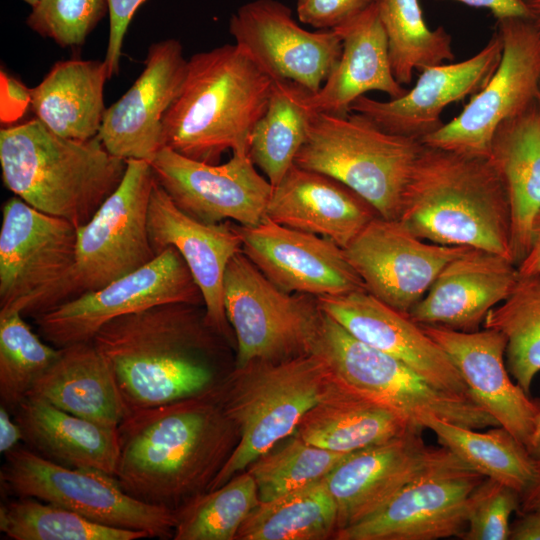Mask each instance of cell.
Masks as SVG:
<instances>
[{"label":"cell","mask_w":540,"mask_h":540,"mask_svg":"<svg viewBox=\"0 0 540 540\" xmlns=\"http://www.w3.org/2000/svg\"><path fill=\"white\" fill-rule=\"evenodd\" d=\"M531 20L540 30V0H526Z\"/></svg>","instance_id":"cell-54"},{"label":"cell","mask_w":540,"mask_h":540,"mask_svg":"<svg viewBox=\"0 0 540 540\" xmlns=\"http://www.w3.org/2000/svg\"><path fill=\"white\" fill-rule=\"evenodd\" d=\"M349 454L311 445L296 436L282 448L257 458L248 472L255 480L259 500L268 501L322 480Z\"/></svg>","instance_id":"cell-42"},{"label":"cell","mask_w":540,"mask_h":540,"mask_svg":"<svg viewBox=\"0 0 540 540\" xmlns=\"http://www.w3.org/2000/svg\"><path fill=\"white\" fill-rule=\"evenodd\" d=\"M31 103L30 90L1 72V120H17Z\"/></svg>","instance_id":"cell-47"},{"label":"cell","mask_w":540,"mask_h":540,"mask_svg":"<svg viewBox=\"0 0 540 540\" xmlns=\"http://www.w3.org/2000/svg\"><path fill=\"white\" fill-rule=\"evenodd\" d=\"M500 63L462 112L421 143L461 155L488 158L493 134L503 121L536 101L540 82V30L529 18L497 20Z\"/></svg>","instance_id":"cell-12"},{"label":"cell","mask_w":540,"mask_h":540,"mask_svg":"<svg viewBox=\"0 0 540 540\" xmlns=\"http://www.w3.org/2000/svg\"><path fill=\"white\" fill-rule=\"evenodd\" d=\"M333 30L342 40V52L322 87L308 98L314 112L346 115L352 103L369 91H380L390 98L407 91L393 74L375 1L359 16Z\"/></svg>","instance_id":"cell-28"},{"label":"cell","mask_w":540,"mask_h":540,"mask_svg":"<svg viewBox=\"0 0 540 540\" xmlns=\"http://www.w3.org/2000/svg\"><path fill=\"white\" fill-rule=\"evenodd\" d=\"M155 177L148 161L128 159L124 177L86 224L77 227L74 262L32 306L37 316L63 302L103 288L151 262L147 216Z\"/></svg>","instance_id":"cell-9"},{"label":"cell","mask_w":540,"mask_h":540,"mask_svg":"<svg viewBox=\"0 0 540 540\" xmlns=\"http://www.w3.org/2000/svg\"><path fill=\"white\" fill-rule=\"evenodd\" d=\"M313 353L339 385L422 429L433 417L473 429L499 426L473 399L435 387L402 361L353 337L324 312Z\"/></svg>","instance_id":"cell-8"},{"label":"cell","mask_w":540,"mask_h":540,"mask_svg":"<svg viewBox=\"0 0 540 540\" xmlns=\"http://www.w3.org/2000/svg\"><path fill=\"white\" fill-rule=\"evenodd\" d=\"M490 160L505 189L511 217V255L518 265L540 212V110L536 101L496 128Z\"/></svg>","instance_id":"cell-29"},{"label":"cell","mask_w":540,"mask_h":540,"mask_svg":"<svg viewBox=\"0 0 540 540\" xmlns=\"http://www.w3.org/2000/svg\"><path fill=\"white\" fill-rule=\"evenodd\" d=\"M520 505L517 491L484 478L469 497L467 527L460 539L509 540L510 518Z\"/></svg>","instance_id":"cell-44"},{"label":"cell","mask_w":540,"mask_h":540,"mask_svg":"<svg viewBox=\"0 0 540 540\" xmlns=\"http://www.w3.org/2000/svg\"><path fill=\"white\" fill-rule=\"evenodd\" d=\"M518 514L511 523L509 540H540V507Z\"/></svg>","instance_id":"cell-49"},{"label":"cell","mask_w":540,"mask_h":540,"mask_svg":"<svg viewBox=\"0 0 540 540\" xmlns=\"http://www.w3.org/2000/svg\"><path fill=\"white\" fill-rule=\"evenodd\" d=\"M426 429L471 469L514 489L521 499L539 480L540 461L501 426L480 432L433 417Z\"/></svg>","instance_id":"cell-34"},{"label":"cell","mask_w":540,"mask_h":540,"mask_svg":"<svg viewBox=\"0 0 540 540\" xmlns=\"http://www.w3.org/2000/svg\"><path fill=\"white\" fill-rule=\"evenodd\" d=\"M187 63L176 39L150 45L141 74L105 111L98 137L109 153L150 162L163 148V117L181 90Z\"/></svg>","instance_id":"cell-21"},{"label":"cell","mask_w":540,"mask_h":540,"mask_svg":"<svg viewBox=\"0 0 540 540\" xmlns=\"http://www.w3.org/2000/svg\"><path fill=\"white\" fill-rule=\"evenodd\" d=\"M517 265L499 254L469 248L438 274L408 316L421 326L480 330L488 312L511 294Z\"/></svg>","instance_id":"cell-26"},{"label":"cell","mask_w":540,"mask_h":540,"mask_svg":"<svg viewBox=\"0 0 540 540\" xmlns=\"http://www.w3.org/2000/svg\"><path fill=\"white\" fill-rule=\"evenodd\" d=\"M266 216L283 226L329 239L344 249L379 215L345 184L294 164L273 187Z\"/></svg>","instance_id":"cell-27"},{"label":"cell","mask_w":540,"mask_h":540,"mask_svg":"<svg viewBox=\"0 0 540 540\" xmlns=\"http://www.w3.org/2000/svg\"><path fill=\"white\" fill-rule=\"evenodd\" d=\"M538 507H540V477L536 485L522 497L518 512H524Z\"/></svg>","instance_id":"cell-52"},{"label":"cell","mask_w":540,"mask_h":540,"mask_svg":"<svg viewBox=\"0 0 540 540\" xmlns=\"http://www.w3.org/2000/svg\"><path fill=\"white\" fill-rule=\"evenodd\" d=\"M338 387L324 361L309 353L236 368L222 381L239 442L212 481L220 487L293 434L304 415Z\"/></svg>","instance_id":"cell-6"},{"label":"cell","mask_w":540,"mask_h":540,"mask_svg":"<svg viewBox=\"0 0 540 540\" xmlns=\"http://www.w3.org/2000/svg\"><path fill=\"white\" fill-rule=\"evenodd\" d=\"M527 450L533 458L540 461V416Z\"/></svg>","instance_id":"cell-53"},{"label":"cell","mask_w":540,"mask_h":540,"mask_svg":"<svg viewBox=\"0 0 540 540\" xmlns=\"http://www.w3.org/2000/svg\"><path fill=\"white\" fill-rule=\"evenodd\" d=\"M519 276H532L540 274V212L532 225V241L530 248L517 265Z\"/></svg>","instance_id":"cell-50"},{"label":"cell","mask_w":540,"mask_h":540,"mask_svg":"<svg viewBox=\"0 0 540 540\" xmlns=\"http://www.w3.org/2000/svg\"><path fill=\"white\" fill-rule=\"evenodd\" d=\"M31 9L29 28L61 47L77 46L108 13V1L41 0Z\"/></svg>","instance_id":"cell-43"},{"label":"cell","mask_w":540,"mask_h":540,"mask_svg":"<svg viewBox=\"0 0 540 540\" xmlns=\"http://www.w3.org/2000/svg\"><path fill=\"white\" fill-rule=\"evenodd\" d=\"M501 56L502 41L495 31L472 57L422 70L414 87L398 98L380 101L360 96L350 112L367 117L386 132L421 142L444 125L441 114L446 106L475 95L486 85Z\"/></svg>","instance_id":"cell-22"},{"label":"cell","mask_w":540,"mask_h":540,"mask_svg":"<svg viewBox=\"0 0 540 540\" xmlns=\"http://www.w3.org/2000/svg\"><path fill=\"white\" fill-rule=\"evenodd\" d=\"M422 431L412 428L352 452L322 479L337 506V531L369 517L425 476L469 467L447 448L428 446Z\"/></svg>","instance_id":"cell-14"},{"label":"cell","mask_w":540,"mask_h":540,"mask_svg":"<svg viewBox=\"0 0 540 540\" xmlns=\"http://www.w3.org/2000/svg\"><path fill=\"white\" fill-rule=\"evenodd\" d=\"M483 328L505 336L507 369L530 394L540 372V274L519 276L508 298L488 312Z\"/></svg>","instance_id":"cell-38"},{"label":"cell","mask_w":540,"mask_h":540,"mask_svg":"<svg viewBox=\"0 0 540 540\" xmlns=\"http://www.w3.org/2000/svg\"><path fill=\"white\" fill-rule=\"evenodd\" d=\"M235 229L244 254L283 291L320 297L365 289L344 249L329 239L267 216L256 225Z\"/></svg>","instance_id":"cell-19"},{"label":"cell","mask_w":540,"mask_h":540,"mask_svg":"<svg viewBox=\"0 0 540 540\" xmlns=\"http://www.w3.org/2000/svg\"><path fill=\"white\" fill-rule=\"evenodd\" d=\"M11 415L12 413L7 408L0 405V452L2 454L11 451L23 441L22 431Z\"/></svg>","instance_id":"cell-51"},{"label":"cell","mask_w":540,"mask_h":540,"mask_svg":"<svg viewBox=\"0 0 540 540\" xmlns=\"http://www.w3.org/2000/svg\"><path fill=\"white\" fill-rule=\"evenodd\" d=\"M109 35L105 55L109 77L118 74L124 38L137 9L146 0H107Z\"/></svg>","instance_id":"cell-46"},{"label":"cell","mask_w":540,"mask_h":540,"mask_svg":"<svg viewBox=\"0 0 540 540\" xmlns=\"http://www.w3.org/2000/svg\"><path fill=\"white\" fill-rule=\"evenodd\" d=\"M26 4L30 5L31 8L35 7L41 0H22Z\"/></svg>","instance_id":"cell-55"},{"label":"cell","mask_w":540,"mask_h":540,"mask_svg":"<svg viewBox=\"0 0 540 540\" xmlns=\"http://www.w3.org/2000/svg\"><path fill=\"white\" fill-rule=\"evenodd\" d=\"M412 428L421 427L338 384L304 415L295 432L311 445L352 453L388 441Z\"/></svg>","instance_id":"cell-33"},{"label":"cell","mask_w":540,"mask_h":540,"mask_svg":"<svg viewBox=\"0 0 540 540\" xmlns=\"http://www.w3.org/2000/svg\"><path fill=\"white\" fill-rule=\"evenodd\" d=\"M59 349L28 397L117 429L129 409L105 356L92 341Z\"/></svg>","instance_id":"cell-30"},{"label":"cell","mask_w":540,"mask_h":540,"mask_svg":"<svg viewBox=\"0 0 540 540\" xmlns=\"http://www.w3.org/2000/svg\"><path fill=\"white\" fill-rule=\"evenodd\" d=\"M149 163L177 207L198 221L253 226L266 216L273 186L249 153H232L227 162L210 164L163 147Z\"/></svg>","instance_id":"cell-16"},{"label":"cell","mask_w":540,"mask_h":540,"mask_svg":"<svg viewBox=\"0 0 540 540\" xmlns=\"http://www.w3.org/2000/svg\"><path fill=\"white\" fill-rule=\"evenodd\" d=\"M399 220L422 240L490 251L513 261L509 203L488 158L423 144Z\"/></svg>","instance_id":"cell-4"},{"label":"cell","mask_w":540,"mask_h":540,"mask_svg":"<svg viewBox=\"0 0 540 540\" xmlns=\"http://www.w3.org/2000/svg\"><path fill=\"white\" fill-rule=\"evenodd\" d=\"M77 227L13 196L2 207L0 315L23 316L71 268Z\"/></svg>","instance_id":"cell-15"},{"label":"cell","mask_w":540,"mask_h":540,"mask_svg":"<svg viewBox=\"0 0 540 540\" xmlns=\"http://www.w3.org/2000/svg\"><path fill=\"white\" fill-rule=\"evenodd\" d=\"M223 302L237 340L236 368L313 353L323 315L316 297L283 291L242 249L226 268Z\"/></svg>","instance_id":"cell-10"},{"label":"cell","mask_w":540,"mask_h":540,"mask_svg":"<svg viewBox=\"0 0 540 540\" xmlns=\"http://www.w3.org/2000/svg\"><path fill=\"white\" fill-rule=\"evenodd\" d=\"M422 328L448 354L471 398L527 448L540 416V401L511 380L505 336L489 328L474 332Z\"/></svg>","instance_id":"cell-24"},{"label":"cell","mask_w":540,"mask_h":540,"mask_svg":"<svg viewBox=\"0 0 540 540\" xmlns=\"http://www.w3.org/2000/svg\"><path fill=\"white\" fill-rule=\"evenodd\" d=\"M42 339L20 312L0 315V402L11 413L59 355Z\"/></svg>","instance_id":"cell-41"},{"label":"cell","mask_w":540,"mask_h":540,"mask_svg":"<svg viewBox=\"0 0 540 540\" xmlns=\"http://www.w3.org/2000/svg\"><path fill=\"white\" fill-rule=\"evenodd\" d=\"M374 0H297L300 22L317 29H336L365 11Z\"/></svg>","instance_id":"cell-45"},{"label":"cell","mask_w":540,"mask_h":540,"mask_svg":"<svg viewBox=\"0 0 540 540\" xmlns=\"http://www.w3.org/2000/svg\"><path fill=\"white\" fill-rule=\"evenodd\" d=\"M235 44L274 80L295 82L317 92L337 65L342 40L335 30L308 31L277 0H254L229 19Z\"/></svg>","instance_id":"cell-18"},{"label":"cell","mask_w":540,"mask_h":540,"mask_svg":"<svg viewBox=\"0 0 540 540\" xmlns=\"http://www.w3.org/2000/svg\"><path fill=\"white\" fill-rule=\"evenodd\" d=\"M25 446L58 464L115 476L118 431L28 397L12 413Z\"/></svg>","instance_id":"cell-31"},{"label":"cell","mask_w":540,"mask_h":540,"mask_svg":"<svg viewBox=\"0 0 540 540\" xmlns=\"http://www.w3.org/2000/svg\"><path fill=\"white\" fill-rule=\"evenodd\" d=\"M337 506L323 480L259 503L240 526L238 540H321L337 531Z\"/></svg>","instance_id":"cell-36"},{"label":"cell","mask_w":540,"mask_h":540,"mask_svg":"<svg viewBox=\"0 0 540 540\" xmlns=\"http://www.w3.org/2000/svg\"><path fill=\"white\" fill-rule=\"evenodd\" d=\"M252 475L240 472L175 512L174 540H233L250 511L259 503Z\"/></svg>","instance_id":"cell-40"},{"label":"cell","mask_w":540,"mask_h":540,"mask_svg":"<svg viewBox=\"0 0 540 540\" xmlns=\"http://www.w3.org/2000/svg\"><path fill=\"white\" fill-rule=\"evenodd\" d=\"M274 79L237 44L195 53L181 90L162 121L163 147L218 164L228 150L249 153Z\"/></svg>","instance_id":"cell-3"},{"label":"cell","mask_w":540,"mask_h":540,"mask_svg":"<svg viewBox=\"0 0 540 540\" xmlns=\"http://www.w3.org/2000/svg\"><path fill=\"white\" fill-rule=\"evenodd\" d=\"M422 148L420 141L386 132L359 113L315 112L294 164L345 184L380 217L399 219Z\"/></svg>","instance_id":"cell-7"},{"label":"cell","mask_w":540,"mask_h":540,"mask_svg":"<svg viewBox=\"0 0 540 540\" xmlns=\"http://www.w3.org/2000/svg\"><path fill=\"white\" fill-rule=\"evenodd\" d=\"M221 383L199 395L128 411L117 428L115 472L126 493L176 512L209 491L236 431Z\"/></svg>","instance_id":"cell-1"},{"label":"cell","mask_w":540,"mask_h":540,"mask_svg":"<svg viewBox=\"0 0 540 540\" xmlns=\"http://www.w3.org/2000/svg\"><path fill=\"white\" fill-rule=\"evenodd\" d=\"M469 248L422 240L399 219L377 216L344 253L366 291L408 315L441 270Z\"/></svg>","instance_id":"cell-17"},{"label":"cell","mask_w":540,"mask_h":540,"mask_svg":"<svg viewBox=\"0 0 540 540\" xmlns=\"http://www.w3.org/2000/svg\"><path fill=\"white\" fill-rule=\"evenodd\" d=\"M310 94L295 82L275 79L266 111L251 133L249 155L273 187L294 165L307 138L315 113L308 104Z\"/></svg>","instance_id":"cell-35"},{"label":"cell","mask_w":540,"mask_h":540,"mask_svg":"<svg viewBox=\"0 0 540 540\" xmlns=\"http://www.w3.org/2000/svg\"><path fill=\"white\" fill-rule=\"evenodd\" d=\"M4 456L0 483L10 497L36 498L100 524L173 539L175 512L130 496L115 476L58 464L27 446L18 445Z\"/></svg>","instance_id":"cell-11"},{"label":"cell","mask_w":540,"mask_h":540,"mask_svg":"<svg viewBox=\"0 0 540 540\" xmlns=\"http://www.w3.org/2000/svg\"><path fill=\"white\" fill-rule=\"evenodd\" d=\"M168 303L203 304L188 266L173 247L138 270L56 305L34 319L39 335L62 348L92 341L115 318Z\"/></svg>","instance_id":"cell-13"},{"label":"cell","mask_w":540,"mask_h":540,"mask_svg":"<svg viewBox=\"0 0 540 540\" xmlns=\"http://www.w3.org/2000/svg\"><path fill=\"white\" fill-rule=\"evenodd\" d=\"M536 103L540 110V82H539V87H538V92H537V97H536Z\"/></svg>","instance_id":"cell-56"},{"label":"cell","mask_w":540,"mask_h":540,"mask_svg":"<svg viewBox=\"0 0 540 540\" xmlns=\"http://www.w3.org/2000/svg\"><path fill=\"white\" fill-rule=\"evenodd\" d=\"M147 228L156 256L168 247L180 253L201 291L207 324L226 337L229 323L223 302L224 276L229 261L242 247L235 226L208 224L189 216L155 180Z\"/></svg>","instance_id":"cell-25"},{"label":"cell","mask_w":540,"mask_h":540,"mask_svg":"<svg viewBox=\"0 0 540 540\" xmlns=\"http://www.w3.org/2000/svg\"><path fill=\"white\" fill-rule=\"evenodd\" d=\"M482 474L465 467L425 476L402 489L369 517L338 530L337 540H437L460 538L468 503Z\"/></svg>","instance_id":"cell-20"},{"label":"cell","mask_w":540,"mask_h":540,"mask_svg":"<svg viewBox=\"0 0 540 540\" xmlns=\"http://www.w3.org/2000/svg\"><path fill=\"white\" fill-rule=\"evenodd\" d=\"M384 28L393 74L403 86L412 82L415 70L452 61L451 35L425 22L419 0H374Z\"/></svg>","instance_id":"cell-37"},{"label":"cell","mask_w":540,"mask_h":540,"mask_svg":"<svg viewBox=\"0 0 540 540\" xmlns=\"http://www.w3.org/2000/svg\"><path fill=\"white\" fill-rule=\"evenodd\" d=\"M446 1V0H437ZM475 8L488 9L496 20L505 18H529L530 12L526 0H449Z\"/></svg>","instance_id":"cell-48"},{"label":"cell","mask_w":540,"mask_h":540,"mask_svg":"<svg viewBox=\"0 0 540 540\" xmlns=\"http://www.w3.org/2000/svg\"><path fill=\"white\" fill-rule=\"evenodd\" d=\"M0 165L15 196L80 227L117 189L127 160L109 153L98 135L65 138L36 118L1 129Z\"/></svg>","instance_id":"cell-5"},{"label":"cell","mask_w":540,"mask_h":540,"mask_svg":"<svg viewBox=\"0 0 540 540\" xmlns=\"http://www.w3.org/2000/svg\"><path fill=\"white\" fill-rule=\"evenodd\" d=\"M108 78L105 60L56 62L30 89L31 108L55 134L75 140L91 139L98 135L107 109L104 85Z\"/></svg>","instance_id":"cell-32"},{"label":"cell","mask_w":540,"mask_h":540,"mask_svg":"<svg viewBox=\"0 0 540 540\" xmlns=\"http://www.w3.org/2000/svg\"><path fill=\"white\" fill-rule=\"evenodd\" d=\"M197 306L168 303L127 314L93 338L129 410L199 395L224 380L216 362L218 333Z\"/></svg>","instance_id":"cell-2"},{"label":"cell","mask_w":540,"mask_h":540,"mask_svg":"<svg viewBox=\"0 0 540 540\" xmlns=\"http://www.w3.org/2000/svg\"><path fill=\"white\" fill-rule=\"evenodd\" d=\"M316 299L356 339L402 361L435 387L472 399L448 354L407 314L366 289Z\"/></svg>","instance_id":"cell-23"},{"label":"cell","mask_w":540,"mask_h":540,"mask_svg":"<svg viewBox=\"0 0 540 540\" xmlns=\"http://www.w3.org/2000/svg\"><path fill=\"white\" fill-rule=\"evenodd\" d=\"M0 531L12 540H137L142 531L94 522L63 507L32 497H13L0 505Z\"/></svg>","instance_id":"cell-39"}]
</instances>
